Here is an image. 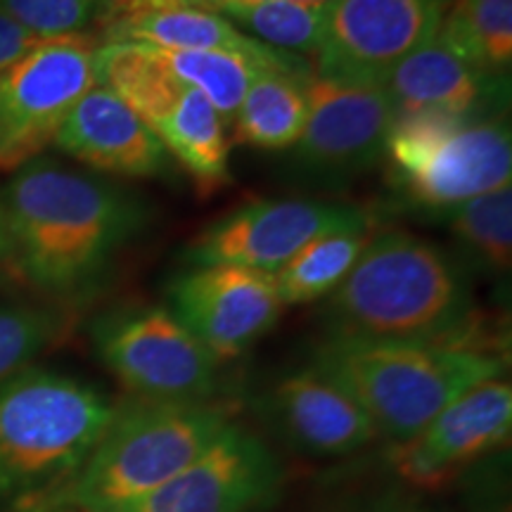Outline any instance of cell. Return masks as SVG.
Returning <instances> with one entry per match:
<instances>
[{
  "instance_id": "30bf717a",
  "label": "cell",
  "mask_w": 512,
  "mask_h": 512,
  "mask_svg": "<svg viewBox=\"0 0 512 512\" xmlns=\"http://www.w3.org/2000/svg\"><path fill=\"white\" fill-rule=\"evenodd\" d=\"M370 226V211L356 204L254 200L204 228L185 249V264H230L273 275L320 235Z\"/></svg>"
},
{
  "instance_id": "f546056e",
  "label": "cell",
  "mask_w": 512,
  "mask_h": 512,
  "mask_svg": "<svg viewBox=\"0 0 512 512\" xmlns=\"http://www.w3.org/2000/svg\"><path fill=\"white\" fill-rule=\"evenodd\" d=\"M8 264V228H5L3 192H0V266Z\"/></svg>"
},
{
  "instance_id": "4316f807",
  "label": "cell",
  "mask_w": 512,
  "mask_h": 512,
  "mask_svg": "<svg viewBox=\"0 0 512 512\" xmlns=\"http://www.w3.org/2000/svg\"><path fill=\"white\" fill-rule=\"evenodd\" d=\"M107 0H0V10L38 41L86 34L100 22Z\"/></svg>"
},
{
  "instance_id": "7402d4cb",
  "label": "cell",
  "mask_w": 512,
  "mask_h": 512,
  "mask_svg": "<svg viewBox=\"0 0 512 512\" xmlns=\"http://www.w3.org/2000/svg\"><path fill=\"white\" fill-rule=\"evenodd\" d=\"M437 38L477 72L510 79L512 0H451Z\"/></svg>"
},
{
  "instance_id": "7a4b0ae2",
  "label": "cell",
  "mask_w": 512,
  "mask_h": 512,
  "mask_svg": "<svg viewBox=\"0 0 512 512\" xmlns=\"http://www.w3.org/2000/svg\"><path fill=\"white\" fill-rule=\"evenodd\" d=\"M325 316L332 337L484 347L463 261L399 228L370 235Z\"/></svg>"
},
{
  "instance_id": "ac0fdd59",
  "label": "cell",
  "mask_w": 512,
  "mask_h": 512,
  "mask_svg": "<svg viewBox=\"0 0 512 512\" xmlns=\"http://www.w3.org/2000/svg\"><path fill=\"white\" fill-rule=\"evenodd\" d=\"M271 408L287 437L318 456H347L377 439L363 408L313 368L280 380L271 394Z\"/></svg>"
},
{
  "instance_id": "e0dca14e",
  "label": "cell",
  "mask_w": 512,
  "mask_h": 512,
  "mask_svg": "<svg viewBox=\"0 0 512 512\" xmlns=\"http://www.w3.org/2000/svg\"><path fill=\"white\" fill-rule=\"evenodd\" d=\"M384 91L394 105V117L437 112L479 119L508 112L510 79L477 72L434 36L394 69Z\"/></svg>"
},
{
  "instance_id": "6da1fadb",
  "label": "cell",
  "mask_w": 512,
  "mask_h": 512,
  "mask_svg": "<svg viewBox=\"0 0 512 512\" xmlns=\"http://www.w3.org/2000/svg\"><path fill=\"white\" fill-rule=\"evenodd\" d=\"M8 261L31 287L81 299L110 273L147 223L145 204L119 185L34 159L3 190Z\"/></svg>"
},
{
  "instance_id": "8fae6325",
  "label": "cell",
  "mask_w": 512,
  "mask_h": 512,
  "mask_svg": "<svg viewBox=\"0 0 512 512\" xmlns=\"http://www.w3.org/2000/svg\"><path fill=\"white\" fill-rule=\"evenodd\" d=\"M451 0H335L313 57L320 79L384 86L408 55L437 36Z\"/></svg>"
},
{
  "instance_id": "2e32d148",
  "label": "cell",
  "mask_w": 512,
  "mask_h": 512,
  "mask_svg": "<svg viewBox=\"0 0 512 512\" xmlns=\"http://www.w3.org/2000/svg\"><path fill=\"white\" fill-rule=\"evenodd\" d=\"M53 145L88 169L117 178H159L174 166L145 121L100 83L76 102Z\"/></svg>"
},
{
  "instance_id": "5bb4252c",
  "label": "cell",
  "mask_w": 512,
  "mask_h": 512,
  "mask_svg": "<svg viewBox=\"0 0 512 512\" xmlns=\"http://www.w3.org/2000/svg\"><path fill=\"white\" fill-rule=\"evenodd\" d=\"M280 489L278 458L233 420L188 467L126 512H259Z\"/></svg>"
},
{
  "instance_id": "3957f363",
  "label": "cell",
  "mask_w": 512,
  "mask_h": 512,
  "mask_svg": "<svg viewBox=\"0 0 512 512\" xmlns=\"http://www.w3.org/2000/svg\"><path fill=\"white\" fill-rule=\"evenodd\" d=\"M233 422L219 401H145L114 408L67 482L17 512H126L176 477Z\"/></svg>"
},
{
  "instance_id": "9c48e42d",
  "label": "cell",
  "mask_w": 512,
  "mask_h": 512,
  "mask_svg": "<svg viewBox=\"0 0 512 512\" xmlns=\"http://www.w3.org/2000/svg\"><path fill=\"white\" fill-rule=\"evenodd\" d=\"M105 368L136 399L204 401L216 389L219 361L166 306H128L93 325Z\"/></svg>"
},
{
  "instance_id": "4fadbf2b",
  "label": "cell",
  "mask_w": 512,
  "mask_h": 512,
  "mask_svg": "<svg viewBox=\"0 0 512 512\" xmlns=\"http://www.w3.org/2000/svg\"><path fill=\"white\" fill-rule=\"evenodd\" d=\"M169 309L216 361L245 354L283 316L271 273L214 264L190 266L166 287Z\"/></svg>"
},
{
  "instance_id": "52a82bcc",
  "label": "cell",
  "mask_w": 512,
  "mask_h": 512,
  "mask_svg": "<svg viewBox=\"0 0 512 512\" xmlns=\"http://www.w3.org/2000/svg\"><path fill=\"white\" fill-rule=\"evenodd\" d=\"M95 83L110 88L145 121L197 195L230 183V131L204 95L169 72L143 43L100 41Z\"/></svg>"
},
{
  "instance_id": "ffe728a7",
  "label": "cell",
  "mask_w": 512,
  "mask_h": 512,
  "mask_svg": "<svg viewBox=\"0 0 512 512\" xmlns=\"http://www.w3.org/2000/svg\"><path fill=\"white\" fill-rule=\"evenodd\" d=\"M311 74L266 72L256 79L230 121V143L252 150H292L309 117L306 79Z\"/></svg>"
},
{
  "instance_id": "484cf974",
  "label": "cell",
  "mask_w": 512,
  "mask_h": 512,
  "mask_svg": "<svg viewBox=\"0 0 512 512\" xmlns=\"http://www.w3.org/2000/svg\"><path fill=\"white\" fill-rule=\"evenodd\" d=\"M60 332V316L41 306L0 304V382L29 368Z\"/></svg>"
},
{
  "instance_id": "44dd1931",
  "label": "cell",
  "mask_w": 512,
  "mask_h": 512,
  "mask_svg": "<svg viewBox=\"0 0 512 512\" xmlns=\"http://www.w3.org/2000/svg\"><path fill=\"white\" fill-rule=\"evenodd\" d=\"M150 48V53L178 79L197 88L211 102L221 119L230 126L238 112L242 98L249 86L266 72H292L313 74V67L304 57H294L287 62L261 60L238 53H219V50H164Z\"/></svg>"
},
{
  "instance_id": "5b68a950",
  "label": "cell",
  "mask_w": 512,
  "mask_h": 512,
  "mask_svg": "<svg viewBox=\"0 0 512 512\" xmlns=\"http://www.w3.org/2000/svg\"><path fill=\"white\" fill-rule=\"evenodd\" d=\"M114 403L91 384L41 368L0 382V503L34 501L79 470Z\"/></svg>"
},
{
  "instance_id": "9a60e30c",
  "label": "cell",
  "mask_w": 512,
  "mask_h": 512,
  "mask_svg": "<svg viewBox=\"0 0 512 512\" xmlns=\"http://www.w3.org/2000/svg\"><path fill=\"white\" fill-rule=\"evenodd\" d=\"M512 387L486 380L448 403L413 439L394 446L392 463L403 482L437 489L510 439Z\"/></svg>"
},
{
  "instance_id": "277c9868",
  "label": "cell",
  "mask_w": 512,
  "mask_h": 512,
  "mask_svg": "<svg viewBox=\"0 0 512 512\" xmlns=\"http://www.w3.org/2000/svg\"><path fill=\"white\" fill-rule=\"evenodd\" d=\"M313 370L347 392L396 444L425 430L448 403L503 375V358L475 344H406L328 337Z\"/></svg>"
},
{
  "instance_id": "7c38bea8",
  "label": "cell",
  "mask_w": 512,
  "mask_h": 512,
  "mask_svg": "<svg viewBox=\"0 0 512 512\" xmlns=\"http://www.w3.org/2000/svg\"><path fill=\"white\" fill-rule=\"evenodd\" d=\"M309 117L292 147V166L313 185H342L384 159L394 105L384 86H358L311 74Z\"/></svg>"
},
{
  "instance_id": "8992f818",
  "label": "cell",
  "mask_w": 512,
  "mask_h": 512,
  "mask_svg": "<svg viewBox=\"0 0 512 512\" xmlns=\"http://www.w3.org/2000/svg\"><path fill=\"white\" fill-rule=\"evenodd\" d=\"M384 162L403 204L441 216L472 197L512 185L508 112L479 119L437 112L394 117Z\"/></svg>"
},
{
  "instance_id": "4dcf8cb0",
  "label": "cell",
  "mask_w": 512,
  "mask_h": 512,
  "mask_svg": "<svg viewBox=\"0 0 512 512\" xmlns=\"http://www.w3.org/2000/svg\"><path fill=\"white\" fill-rule=\"evenodd\" d=\"M366 512H403L401 503L396 498H382L380 503H373Z\"/></svg>"
},
{
  "instance_id": "83f0119b",
  "label": "cell",
  "mask_w": 512,
  "mask_h": 512,
  "mask_svg": "<svg viewBox=\"0 0 512 512\" xmlns=\"http://www.w3.org/2000/svg\"><path fill=\"white\" fill-rule=\"evenodd\" d=\"M216 3L219 0H107L105 12H102L100 22L105 24L110 19L136 15V12H147V10H164V8H207L216 10Z\"/></svg>"
},
{
  "instance_id": "cb8c5ba5",
  "label": "cell",
  "mask_w": 512,
  "mask_h": 512,
  "mask_svg": "<svg viewBox=\"0 0 512 512\" xmlns=\"http://www.w3.org/2000/svg\"><path fill=\"white\" fill-rule=\"evenodd\" d=\"M448 233L479 271L508 275L512 266V185L472 197L441 214Z\"/></svg>"
},
{
  "instance_id": "603a6c76",
  "label": "cell",
  "mask_w": 512,
  "mask_h": 512,
  "mask_svg": "<svg viewBox=\"0 0 512 512\" xmlns=\"http://www.w3.org/2000/svg\"><path fill=\"white\" fill-rule=\"evenodd\" d=\"M370 238V230H339L320 235L273 273L283 306L311 304L328 297L347 278Z\"/></svg>"
},
{
  "instance_id": "f1b7e54d",
  "label": "cell",
  "mask_w": 512,
  "mask_h": 512,
  "mask_svg": "<svg viewBox=\"0 0 512 512\" xmlns=\"http://www.w3.org/2000/svg\"><path fill=\"white\" fill-rule=\"evenodd\" d=\"M38 43L36 36H31L27 29H22L15 19H10L0 10V72L8 69L12 62L27 55Z\"/></svg>"
},
{
  "instance_id": "1f68e13d",
  "label": "cell",
  "mask_w": 512,
  "mask_h": 512,
  "mask_svg": "<svg viewBox=\"0 0 512 512\" xmlns=\"http://www.w3.org/2000/svg\"><path fill=\"white\" fill-rule=\"evenodd\" d=\"M219 3H223V0H219ZM216 3V5H219ZM290 3H299V5H318V8H325V5L335 3V0H290Z\"/></svg>"
},
{
  "instance_id": "d6986e66",
  "label": "cell",
  "mask_w": 512,
  "mask_h": 512,
  "mask_svg": "<svg viewBox=\"0 0 512 512\" xmlns=\"http://www.w3.org/2000/svg\"><path fill=\"white\" fill-rule=\"evenodd\" d=\"M105 41H128L164 50H219L261 60L287 62L297 55L280 53L235 27L226 15L207 8H164L110 19L100 24Z\"/></svg>"
},
{
  "instance_id": "d4e9b609",
  "label": "cell",
  "mask_w": 512,
  "mask_h": 512,
  "mask_svg": "<svg viewBox=\"0 0 512 512\" xmlns=\"http://www.w3.org/2000/svg\"><path fill=\"white\" fill-rule=\"evenodd\" d=\"M216 12L252 31L264 46L297 57H316L325 36V8L290 0H223Z\"/></svg>"
},
{
  "instance_id": "ba28073f",
  "label": "cell",
  "mask_w": 512,
  "mask_h": 512,
  "mask_svg": "<svg viewBox=\"0 0 512 512\" xmlns=\"http://www.w3.org/2000/svg\"><path fill=\"white\" fill-rule=\"evenodd\" d=\"M93 34L38 41L0 72V171L41 157L83 95L95 86Z\"/></svg>"
}]
</instances>
